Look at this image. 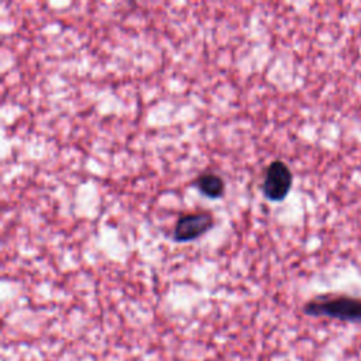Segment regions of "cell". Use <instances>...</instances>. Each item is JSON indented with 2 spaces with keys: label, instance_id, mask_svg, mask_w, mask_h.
Here are the masks:
<instances>
[{
  "label": "cell",
  "instance_id": "obj_2",
  "mask_svg": "<svg viewBox=\"0 0 361 361\" xmlns=\"http://www.w3.org/2000/svg\"><path fill=\"white\" fill-rule=\"evenodd\" d=\"M292 182L293 175L289 166L283 161L275 159L265 169L261 190L269 202L278 203L288 196L292 188Z\"/></svg>",
  "mask_w": 361,
  "mask_h": 361
},
{
  "label": "cell",
  "instance_id": "obj_4",
  "mask_svg": "<svg viewBox=\"0 0 361 361\" xmlns=\"http://www.w3.org/2000/svg\"><path fill=\"white\" fill-rule=\"evenodd\" d=\"M193 186L209 199H219L224 195V180L214 172H203L195 180Z\"/></svg>",
  "mask_w": 361,
  "mask_h": 361
},
{
  "label": "cell",
  "instance_id": "obj_3",
  "mask_svg": "<svg viewBox=\"0 0 361 361\" xmlns=\"http://www.w3.org/2000/svg\"><path fill=\"white\" fill-rule=\"evenodd\" d=\"M213 224L214 219L210 212L183 213L178 217L175 223L172 240L176 243L195 241L203 234H206L213 227Z\"/></svg>",
  "mask_w": 361,
  "mask_h": 361
},
{
  "label": "cell",
  "instance_id": "obj_1",
  "mask_svg": "<svg viewBox=\"0 0 361 361\" xmlns=\"http://www.w3.org/2000/svg\"><path fill=\"white\" fill-rule=\"evenodd\" d=\"M303 313L313 317H329L341 322H361V298L350 295H319L307 300Z\"/></svg>",
  "mask_w": 361,
  "mask_h": 361
}]
</instances>
